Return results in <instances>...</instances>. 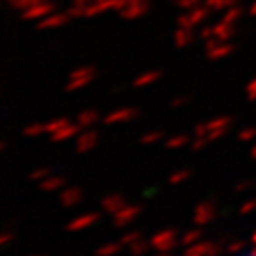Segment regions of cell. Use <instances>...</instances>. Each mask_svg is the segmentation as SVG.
I'll return each instance as SVG.
<instances>
[{
  "instance_id": "6da1fadb",
  "label": "cell",
  "mask_w": 256,
  "mask_h": 256,
  "mask_svg": "<svg viewBox=\"0 0 256 256\" xmlns=\"http://www.w3.org/2000/svg\"><path fill=\"white\" fill-rule=\"evenodd\" d=\"M150 242H152V248L156 249V251H160V252H171L172 249L178 246V240H176V232H174V230H171V228L162 230V232L155 233Z\"/></svg>"
},
{
  "instance_id": "7a4b0ae2",
  "label": "cell",
  "mask_w": 256,
  "mask_h": 256,
  "mask_svg": "<svg viewBox=\"0 0 256 256\" xmlns=\"http://www.w3.org/2000/svg\"><path fill=\"white\" fill-rule=\"evenodd\" d=\"M216 219V204L212 201H203L196 206L194 210V224L196 226H206L208 222H212Z\"/></svg>"
},
{
  "instance_id": "3957f363",
  "label": "cell",
  "mask_w": 256,
  "mask_h": 256,
  "mask_svg": "<svg viewBox=\"0 0 256 256\" xmlns=\"http://www.w3.org/2000/svg\"><path fill=\"white\" fill-rule=\"evenodd\" d=\"M142 212V208L139 206V204H126L124 208H121L120 212L114 214V226L116 228H124V226H128V224L132 222L134 219H137L139 217V214Z\"/></svg>"
},
{
  "instance_id": "277c9868",
  "label": "cell",
  "mask_w": 256,
  "mask_h": 256,
  "mask_svg": "<svg viewBox=\"0 0 256 256\" xmlns=\"http://www.w3.org/2000/svg\"><path fill=\"white\" fill-rule=\"evenodd\" d=\"M98 220H100V214L98 212L84 214V216L76 217V219H73L72 222L66 224V232H82V230L91 228L92 224L98 222Z\"/></svg>"
},
{
  "instance_id": "5b68a950",
  "label": "cell",
  "mask_w": 256,
  "mask_h": 256,
  "mask_svg": "<svg viewBox=\"0 0 256 256\" xmlns=\"http://www.w3.org/2000/svg\"><path fill=\"white\" fill-rule=\"evenodd\" d=\"M82 198H84V192L80 190L78 187H68L60 192L59 203H60V206H64V208H72V206H75V204H78L80 201H82Z\"/></svg>"
},
{
  "instance_id": "8992f818",
  "label": "cell",
  "mask_w": 256,
  "mask_h": 256,
  "mask_svg": "<svg viewBox=\"0 0 256 256\" xmlns=\"http://www.w3.org/2000/svg\"><path fill=\"white\" fill-rule=\"evenodd\" d=\"M126 200H124L121 194H110V196H105L104 200H102V208H104L105 214H118L121 210V208L126 206Z\"/></svg>"
},
{
  "instance_id": "52a82bcc",
  "label": "cell",
  "mask_w": 256,
  "mask_h": 256,
  "mask_svg": "<svg viewBox=\"0 0 256 256\" xmlns=\"http://www.w3.org/2000/svg\"><path fill=\"white\" fill-rule=\"evenodd\" d=\"M96 142H98V137H96V134L86 132L84 136H82V137L78 139V142H76V152H78V153L89 152V150L94 148Z\"/></svg>"
},
{
  "instance_id": "ba28073f",
  "label": "cell",
  "mask_w": 256,
  "mask_h": 256,
  "mask_svg": "<svg viewBox=\"0 0 256 256\" xmlns=\"http://www.w3.org/2000/svg\"><path fill=\"white\" fill-rule=\"evenodd\" d=\"M62 185H64V178H60V176H48L43 182H40V188L44 192H56Z\"/></svg>"
},
{
  "instance_id": "9c48e42d",
  "label": "cell",
  "mask_w": 256,
  "mask_h": 256,
  "mask_svg": "<svg viewBox=\"0 0 256 256\" xmlns=\"http://www.w3.org/2000/svg\"><path fill=\"white\" fill-rule=\"evenodd\" d=\"M121 248H123L121 242H108V244L96 249V256H114L121 251Z\"/></svg>"
},
{
  "instance_id": "30bf717a",
  "label": "cell",
  "mask_w": 256,
  "mask_h": 256,
  "mask_svg": "<svg viewBox=\"0 0 256 256\" xmlns=\"http://www.w3.org/2000/svg\"><path fill=\"white\" fill-rule=\"evenodd\" d=\"M76 130H78L76 126H72V124H68V126L60 128L59 132L52 134V139L56 140V142H62V140H66V139H70V137L75 136Z\"/></svg>"
},
{
  "instance_id": "8fae6325",
  "label": "cell",
  "mask_w": 256,
  "mask_h": 256,
  "mask_svg": "<svg viewBox=\"0 0 256 256\" xmlns=\"http://www.w3.org/2000/svg\"><path fill=\"white\" fill-rule=\"evenodd\" d=\"M150 248H152V242L139 238L137 242H134V244L130 246V252H132V256H142V254H146V251H148Z\"/></svg>"
},
{
  "instance_id": "7c38bea8",
  "label": "cell",
  "mask_w": 256,
  "mask_h": 256,
  "mask_svg": "<svg viewBox=\"0 0 256 256\" xmlns=\"http://www.w3.org/2000/svg\"><path fill=\"white\" fill-rule=\"evenodd\" d=\"M201 236H203V232H201V230H190V232H187L184 236H182V244H184L185 248L194 246V244L200 242Z\"/></svg>"
},
{
  "instance_id": "4fadbf2b",
  "label": "cell",
  "mask_w": 256,
  "mask_h": 256,
  "mask_svg": "<svg viewBox=\"0 0 256 256\" xmlns=\"http://www.w3.org/2000/svg\"><path fill=\"white\" fill-rule=\"evenodd\" d=\"M188 176H190V171H188V169H180V171L172 172V174L169 176V184H171V185H180V184H184V182L187 180Z\"/></svg>"
},
{
  "instance_id": "5bb4252c",
  "label": "cell",
  "mask_w": 256,
  "mask_h": 256,
  "mask_svg": "<svg viewBox=\"0 0 256 256\" xmlns=\"http://www.w3.org/2000/svg\"><path fill=\"white\" fill-rule=\"evenodd\" d=\"M134 114H136L134 110H120V112H116V114H110V116H108L105 121H107V123H118V121L130 120Z\"/></svg>"
},
{
  "instance_id": "9a60e30c",
  "label": "cell",
  "mask_w": 256,
  "mask_h": 256,
  "mask_svg": "<svg viewBox=\"0 0 256 256\" xmlns=\"http://www.w3.org/2000/svg\"><path fill=\"white\" fill-rule=\"evenodd\" d=\"M139 238H142V235H140V232H128V233H124L123 236H121V244L123 246H128V248H130V246L134 244V242H137V240Z\"/></svg>"
},
{
  "instance_id": "2e32d148",
  "label": "cell",
  "mask_w": 256,
  "mask_h": 256,
  "mask_svg": "<svg viewBox=\"0 0 256 256\" xmlns=\"http://www.w3.org/2000/svg\"><path fill=\"white\" fill-rule=\"evenodd\" d=\"M48 176H50V169L40 168V169H36V171H32L30 174H28V180H32V182H43L44 178H48Z\"/></svg>"
},
{
  "instance_id": "e0dca14e",
  "label": "cell",
  "mask_w": 256,
  "mask_h": 256,
  "mask_svg": "<svg viewBox=\"0 0 256 256\" xmlns=\"http://www.w3.org/2000/svg\"><path fill=\"white\" fill-rule=\"evenodd\" d=\"M68 121L66 120H57V121H52V123H48L46 124V132H50V134H56V132H59L60 128H64V126H68Z\"/></svg>"
},
{
  "instance_id": "ac0fdd59",
  "label": "cell",
  "mask_w": 256,
  "mask_h": 256,
  "mask_svg": "<svg viewBox=\"0 0 256 256\" xmlns=\"http://www.w3.org/2000/svg\"><path fill=\"white\" fill-rule=\"evenodd\" d=\"M244 248H246V240H235V242L226 246V251H228L230 254H235V252L242 251Z\"/></svg>"
},
{
  "instance_id": "d6986e66",
  "label": "cell",
  "mask_w": 256,
  "mask_h": 256,
  "mask_svg": "<svg viewBox=\"0 0 256 256\" xmlns=\"http://www.w3.org/2000/svg\"><path fill=\"white\" fill-rule=\"evenodd\" d=\"M188 139L185 136H178V137H172V139L168 140V148H180L184 144H187Z\"/></svg>"
},
{
  "instance_id": "ffe728a7",
  "label": "cell",
  "mask_w": 256,
  "mask_h": 256,
  "mask_svg": "<svg viewBox=\"0 0 256 256\" xmlns=\"http://www.w3.org/2000/svg\"><path fill=\"white\" fill-rule=\"evenodd\" d=\"M94 121H96V114H94V112H84V114L78 118V123L82 124V126H89V124L94 123Z\"/></svg>"
},
{
  "instance_id": "44dd1931",
  "label": "cell",
  "mask_w": 256,
  "mask_h": 256,
  "mask_svg": "<svg viewBox=\"0 0 256 256\" xmlns=\"http://www.w3.org/2000/svg\"><path fill=\"white\" fill-rule=\"evenodd\" d=\"M254 210H256V200L246 201V203L240 206V214H242V216H248V214L254 212Z\"/></svg>"
},
{
  "instance_id": "7402d4cb",
  "label": "cell",
  "mask_w": 256,
  "mask_h": 256,
  "mask_svg": "<svg viewBox=\"0 0 256 256\" xmlns=\"http://www.w3.org/2000/svg\"><path fill=\"white\" fill-rule=\"evenodd\" d=\"M222 249H224L222 242H212V244H210V249H208V252H206V256H219L220 252H222Z\"/></svg>"
},
{
  "instance_id": "603a6c76",
  "label": "cell",
  "mask_w": 256,
  "mask_h": 256,
  "mask_svg": "<svg viewBox=\"0 0 256 256\" xmlns=\"http://www.w3.org/2000/svg\"><path fill=\"white\" fill-rule=\"evenodd\" d=\"M43 130H46V126H41V124H34V126H28L27 130H25V134H27V136H38V134H41Z\"/></svg>"
},
{
  "instance_id": "cb8c5ba5",
  "label": "cell",
  "mask_w": 256,
  "mask_h": 256,
  "mask_svg": "<svg viewBox=\"0 0 256 256\" xmlns=\"http://www.w3.org/2000/svg\"><path fill=\"white\" fill-rule=\"evenodd\" d=\"M12 238H14V235H12L11 232H6V233H2V235H0V246H2V248H6V246H8Z\"/></svg>"
},
{
  "instance_id": "d4e9b609",
  "label": "cell",
  "mask_w": 256,
  "mask_h": 256,
  "mask_svg": "<svg viewBox=\"0 0 256 256\" xmlns=\"http://www.w3.org/2000/svg\"><path fill=\"white\" fill-rule=\"evenodd\" d=\"M158 139H160V134H148V136H144L142 139H140V142H142V144H152V142H156Z\"/></svg>"
},
{
  "instance_id": "484cf974",
  "label": "cell",
  "mask_w": 256,
  "mask_h": 256,
  "mask_svg": "<svg viewBox=\"0 0 256 256\" xmlns=\"http://www.w3.org/2000/svg\"><path fill=\"white\" fill-rule=\"evenodd\" d=\"M252 137H256V128H249V130H244L240 134V139L242 140H251Z\"/></svg>"
},
{
  "instance_id": "4316f807",
  "label": "cell",
  "mask_w": 256,
  "mask_h": 256,
  "mask_svg": "<svg viewBox=\"0 0 256 256\" xmlns=\"http://www.w3.org/2000/svg\"><path fill=\"white\" fill-rule=\"evenodd\" d=\"M249 187H251V182H240V184H236V187H235V192H242V190H248Z\"/></svg>"
},
{
  "instance_id": "83f0119b",
  "label": "cell",
  "mask_w": 256,
  "mask_h": 256,
  "mask_svg": "<svg viewBox=\"0 0 256 256\" xmlns=\"http://www.w3.org/2000/svg\"><path fill=\"white\" fill-rule=\"evenodd\" d=\"M206 140H208V137H206V139H204V137H200V139H198L196 142L192 144V148H194V150H200V148H203L204 144H206Z\"/></svg>"
},
{
  "instance_id": "f1b7e54d",
  "label": "cell",
  "mask_w": 256,
  "mask_h": 256,
  "mask_svg": "<svg viewBox=\"0 0 256 256\" xmlns=\"http://www.w3.org/2000/svg\"><path fill=\"white\" fill-rule=\"evenodd\" d=\"M251 242H252V246H256V232L252 233V236H251Z\"/></svg>"
},
{
  "instance_id": "f546056e",
  "label": "cell",
  "mask_w": 256,
  "mask_h": 256,
  "mask_svg": "<svg viewBox=\"0 0 256 256\" xmlns=\"http://www.w3.org/2000/svg\"><path fill=\"white\" fill-rule=\"evenodd\" d=\"M155 256H171V254H169V252H160V251H156Z\"/></svg>"
},
{
  "instance_id": "4dcf8cb0",
  "label": "cell",
  "mask_w": 256,
  "mask_h": 256,
  "mask_svg": "<svg viewBox=\"0 0 256 256\" xmlns=\"http://www.w3.org/2000/svg\"><path fill=\"white\" fill-rule=\"evenodd\" d=\"M251 156H252V158H256V146L251 150Z\"/></svg>"
},
{
  "instance_id": "1f68e13d",
  "label": "cell",
  "mask_w": 256,
  "mask_h": 256,
  "mask_svg": "<svg viewBox=\"0 0 256 256\" xmlns=\"http://www.w3.org/2000/svg\"><path fill=\"white\" fill-rule=\"evenodd\" d=\"M248 256H256V246H254V248H252V251L251 252H249V254Z\"/></svg>"
},
{
  "instance_id": "d6a6232c",
  "label": "cell",
  "mask_w": 256,
  "mask_h": 256,
  "mask_svg": "<svg viewBox=\"0 0 256 256\" xmlns=\"http://www.w3.org/2000/svg\"><path fill=\"white\" fill-rule=\"evenodd\" d=\"M30 256H43V254H30Z\"/></svg>"
},
{
  "instance_id": "836d02e7",
  "label": "cell",
  "mask_w": 256,
  "mask_h": 256,
  "mask_svg": "<svg viewBox=\"0 0 256 256\" xmlns=\"http://www.w3.org/2000/svg\"><path fill=\"white\" fill-rule=\"evenodd\" d=\"M184 256H187V254H184Z\"/></svg>"
}]
</instances>
